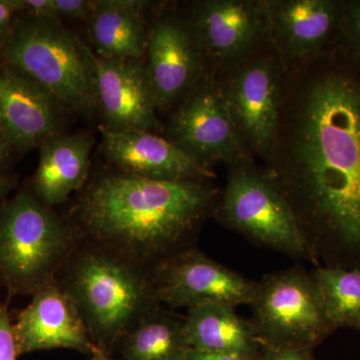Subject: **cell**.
I'll return each mask as SVG.
<instances>
[{
	"mask_svg": "<svg viewBox=\"0 0 360 360\" xmlns=\"http://www.w3.org/2000/svg\"><path fill=\"white\" fill-rule=\"evenodd\" d=\"M269 177L288 200L314 264L360 269V56L345 37L300 94Z\"/></svg>",
	"mask_w": 360,
	"mask_h": 360,
	"instance_id": "obj_1",
	"label": "cell"
},
{
	"mask_svg": "<svg viewBox=\"0 0 360 360\" xmlns=\"http://www.w3.org/2000/svg\"><path fill=\"white\" fill-rule=\"evenodd\" d=\"M210 181L104 174L78 203L80 236L151 270L193 248L201 224L219 201Z\"/></svg>",
	"mask_w": 360,
	"mask_h": 360,
	"instance_id": "obj_2",
	"label": "cell"
},
{
	"mask_svg": "<svg viewBox=\"0 0 360 360\" xmlns=\"http://www.w3.org/2000/svg\"><path fill=\"white\" fill-rule=\"evenodd\" d=\"M56 279L70 295L94 345L112 354L156 300L150 270L89 243L73 251Z\"/></svg>",
	"mask_w": 360,
	"mask_h": 360,
	"instance_id": "obj_3",
	"label": "cell"
},
{
	"mask_svg": "<svg viewBox=\"0 0 360 360\" xmlns=\"http://www.w3.org/2000/svg\"><path fill=\"white\" fill-rule=\"evenodd\" d=\"M78 245L77 231L22 191L0 210V283L35 295L58 279Z\"/></svg>",
	"mask_w": 360,
	"mask_h": 360,
	"instance_id": "obj_4",
	"label": "cell"
},
{
	"mask_svg": "<svg viewBox=\"0 0 360 360\" xmlns=\"http://www.w3.org/2000/svg\"><path fill=\"white\" fill-rule=\"evenodd\" d=\"M94 52L58 20L32 18L7 37L6 63L77 113L96 106Z\"/></svg>",
	"mask_w": 360,
	"mask_h": 360,
	"instance_id": "obj_5",
	"label": "cell"
},
{
	"mask_svg": "<svg viewBox=\"0 0 360 360\" xmlns=\"http://www.w3.org/2000/svg\"><path fill=\"white\" fill-rule=\"evenodd\" d=\"M217 213L251 243L314 264L292 208L266 174L234 168L217 201Z\"/></svg>",
	"mask_w": 360,
	"mask_h": 360,
	"instance_id": "obj_6",
	"label": "cell"
},
{
	"mask_svg": "<svg viewBox=\"0 0 360 360\" xmlns=\"http://www.w3.org/2000/svg\"><path fill=\"white\" fill-rule=\"evenodd\" d=\"M250 307L264 347L314 348L335 331L311 274L300 265L262 277Z\"/></svg>",
	"mask_w": 360,
	"mask_h": 360,
	"instance_id": "obj_7",
	"label": "cell"
},
{
	"mask_svg": "<svg viewBox=\"0 0 360 360\" xmlns=\"http://www.w3.org/2000/svg\"><path fill=\"white\" fill-rule=\"evenodd\" d=\"M150 277L156 300L170 309L206 303L250 305L257 286L194 248L163 260L150 270Z\"/></svg>",
	"mask_w": 360,
	"mask_h": 360,
	"instance_id": "obj_8",
	"label": "cell"
},
{
	"mask_svg": "<svg viewBox=\"0 0 360 360\" xmlns=\"http://www.w3.org/2000/svg\"><path fill=\"white\" fill-rule=\"evenodd\" d=\"M168 141L208 168L238 160L243 141L220 86L194 87L172 117Z\"/></svg>",
	"mask_w": 360,
	"mask_h": 360,
	"instance_id": "obj_9",
	"label": "cell"
},
{
	"mask_svg": "<svg viewBox=\"0 0 360 360\" xmlns=\"http://www.w3.org/2000/svg\"><path fill=\"white\" fill-rule=\"evenodd\" d=\"M276 63L260 58L246 63L220 86L240 136L262 155L274 153L281 134V89Z\"/></svg>",
	"mask_w": 360,
	"mask_h": 360,
	"instance_id": "obj_10",
	"label": "cell"
},
{
	"mask_svg": "<svg viewBox=\"0 0 360 360\" xmlns=\"http://www.w3.org/2000/svg\"><path fill=\"white\" fill-rule=\"evenodd\" d=\"M96 77V106L103 127L113 132L160 129L155 96L146 65L137 59L92 56Z\"/></svg>",
	"mask_w": 360,
	"mask_h": 360,
	"instance_id": "obj_11",
	"label": "cell"
},
{
	"mask_svg": "<svg viewBox=\"0 0 360 360\" xmlns=\"http://www.w3.org/2000/svg\"><path fill=\"white\" fill-rule=\"evenodd\" d=\"M146 73L158 110L167 108L196 84L203 51L193 26L165 18L148 35Z\"/></svg>",
	"mask_w": 360,
	"mask_h": 360,
	"instance_id": "obj_12",
	"label": "cell"
},
{
	"mask_svg": "<svg viewBox=\"0 0 360 360\" xmlns=\"http://www.w3.org/2000/svg\"><path fill=\"white\" fill-rule=\"evenodd\" d=\"M18 354L39 350H77L82 354L101 352L90 338L75 302L54 281L33 295L14 326Z\"/></svg>",
	"mask_w": 360,
	"mask_h": 360,
	"instance_id": "obj_13",
	"label": "cell"
},
{
	"mask_svg": "<svg viewBox=\"0 0 360 360\" xmlns=\"http://www.w3.org/2000/svg\"><path fill=\"white\" fill-rule=\"evenodd\" d=\"M343 6L330 0L265 2L267 32L291 60L319 56L342 35Z\"/></svg>",
	"mask_w": 360,
	"mask_h": 360,
	"instance_id": "obj_14",
	"label": "cell"
},
{
	"mask_svg": "<svg viewBox=\"0 0 360 360\" xmlns=\"http://www.w3.org/2000/svg\"><path fill=\"white\" fill-rule=\"evenodd\" d=\"M58 104L18 68L0 65V132L11 148L27 150L56 134Z\"/></svg>",
	"mask_w": 360,
	"mask_h": 360,
	"instance_id": "obj_15",
	"label": "cell"
},
{
	"mask_svg": "<svg viewBox=\"0 0 360 360\" xmlns=\"http://www.w3.org/2000/svg\"><path fill=\"white\" fill-rule=\"evenodd\" d=\"M108 160L122 174L156 180H210V168L155 132H113L101 129Z\"/></svg>",
	"mask_w": 360,
	"mask_h": 360,
	"instance_id": "obj_16",
	"label": "cell"
},
{
	"mask_svg": "<svg viewBox=\"0 0 360 360\" xmlns=\"http://www.w3.org/2000/svg\"><path fill=\"white\" fill-rule=\"evenodd\" d=\"M191 26L203 53L219 63H231L250 51L267 32L265 2H200L194 9Z\"/></svg>",
	"mask_w": 360,
	"mask_h": 360,
	"instance_id": "obj_17",
	"label": "cell"
},
{
	"mask_svg": "<svg viewBox=\"0 0 360 360\" xmlns=\"http://www.w3.org/2000/svg\"><path fill=\"white\" fill-rule=\"evenodd\" d=\"M94 139L89 134L52 135L41 144L33 177L34 196L52 207L65 202L89 177Z\"/></svg>",
	"mask_w": 360,
	"mask_h": 360,
	"instance_id": "obj_18",
	"label": "cell"
},
{
	"mask_svg": "<svg viewBox=\"0 0 360 360\" xmlns=\"http://www.w3.org/2000/svg\"><path fill=\"white\" fill-rule=\"evenodd\" d=\"M184 329L187 345L198 352L257 359L264 348L251 319H243L236 307L224 303L187 309Z\"/></svg>",
	"mask_w": 360,
	"mask_h": 360,
	"instance_id": "obj_19",
	"label": "cell"
},
{
	"mask_svg": "<svg viewBox=\"0 0 360 360\" xmlns=\"http://www.w3.org/2000/svg\"><path fill=\"white\" fill-rule=\"evenodd\" d=\"M146 4L137 0L94 1L90 35L98 56L142 60L148 35L141 15Z\"/></svg>",
	"mask_w": 360,
	"mask_h": 360,
	"instance_id": "obj_20",
	"label": "cell"
},
{
	"mask_svg": "<svg viewBox=\"0 0 360 360\" xmlns=\"http://www.w3.org/2000/svg\"><path fill=\"white\" fill-rule=\"evenodd\" d=\"M186 316L158 304L146 312L123 336L120 360H186Z\"/></svg>",
	"mask_w": 360,
	"mask_h": 360,
	"instance_id": "obj_21",
	"label": "cell"
},
{
	"mask_svg": "<svg viewBox=\"0 0 360 360\" xmlns=\"http://www.w3.org/2000/svg\"><path fill=\"white\" fill-rule=\"evenodd\" d=\"M310 274L333 330H360V269L317 265Z\"/></svg>",
	"mask_w": 360,
	"mask_h": 360,
	"instance_id": "obj_22",
	"label": "cell"
},
{
	"mask_svg": "<svg viewBox=\"0 0 360 360\" xmlns=\"http://www.w3.org/2000/svg\"><path fill=\"white\" fill-rule=\"evenodd\" d=\"M342 32L350 46L360 56V0L343 6Z\"/></svg>",
	"mask_w": 360,
	"mask_h": 360,
	"instance_id": "obj_23",
	"label": "cell"
},
{
	"mask_svg": "<svg viewBox=\"0 0 360 360\" xmlns=\"http://www.w3.org/2000/svg\"><path fill=\"white\" fill-rule=\"evenodd\" d=\"M18 355L14 326L6 309H0V360H16Z\"/></svg>",
	"mask_w": 360,
	"mask_h": 360,
	"instance_id": "obj_24",
	"label": "cell"
},
{
	"mask_svg": "<svg viewBox=\"0 0 360 360\" xmlns=\"http://www.w3.org/2000/svg\"><path fill=\"white\" fill-rule=\"evenodd\" d=\"M58 16L84 20L90 18L94 9V1L86 0H54Z\"/></svg>",
	"mask_w": 360,
	"mask_h": 360,
	"instance_id": "obj_25",
	"label": "cell"
},
{
	"mask_svg": "<svg viewBox=\"0 0 360 360\" xmlns=\"http://www.w3.org/2000/svg\"><path fill=\"white\" fill-rule=\"evenodd\" d=\"M309 347H264L257 360H315Z\"/></svg>",
	"mask_w": 360,
	"mask_h": 360,
	"instance_id": "obj_26",
	"label": "cell"
},
{
	"mask_svg": "<svg viewBox=\"0 0 360 360\" xmlns=\"http://www.w3.org/2000/svg\"><path fill=\"white\" fill-rule=\"evenodd\" d=\"M23 11L39 20H58L59 18L54 0H22Z\"/></svg>",
	"mask_w": 360,
	"mask_h": 360,
	"instance_id": "obj_27",
	"label": "cell"
},
{
	"mask_svg": "<svg viewBox=\"0 0 360 360\" xmlns=\"http://www.w3.org/2000/svg\"><path fill=\"white\" fill-rule=\"evenodd\" d=\"M21 11L22 0H0V39L6 35L14 14Z\"/></svg>",
	"mask_w": 360,
	"mask_h": 360,
	"instance_id": "obj_28",
	"label": "cell"
},
{
	"mask_svg": "<svg viewBox=\"0 0 360 360\" xmlns=\"http://www.w3.org/2000/svg\"><path fill=\"white\" fill-rule=\"evenodd\" d=\"M251 357L240 356V355L215 354V352H198L189 349L186 360H257Z\"/></svg>",
	"mask_w": 360,
	"mask_h": 360,
	"instance_id": "obj_29",
	"label": "cell"
},
{
	"mask_svg": "<svg viewBox=\"0 0 360 360\" xmlns=\"http://www.w3.org/2000/svg\"><path fill=\"white\" fill-rule=\"evenodd\" d=\"M11 148L4 135L0 132V163L4 162L8 158Z\"/></svg>",
	"mask_w": 360,
	"mask_h": 360,
	"instance_id": "obj_30",
	"label": "cell"
},
{
	"mask_svg": "<svg viewBox=\"0 0 360 360\" xmlns=\"http://www.w3.org/2000/svg\"><path fill=\"white\" fill-rule=\"evenodd\" d=\"M9 191L8 181L4 177L0 176V202L4 200V196Z\"/></svg>",
	"mask_w": 360,
	"mask_h": 360,
	"instance_id": "obj_31",
	"label": "cell"
},
{
	"mask_svg": "<svg viewBox=\"0 0 360 360\" xmlns=\"http://www.w3.org/2000/svg\"><path fill=\"white\" fill-rule=\"evenodd\" d=\"M90 360H120L116 359L112 355L103 354V352H98V354H96L92 355L91 359Z\"/></svg>",
	"mask_w": 360,
	"mask_h": 360,
	"instance_id": "obj_32",
	"label": "cell"
}]
</instances>
